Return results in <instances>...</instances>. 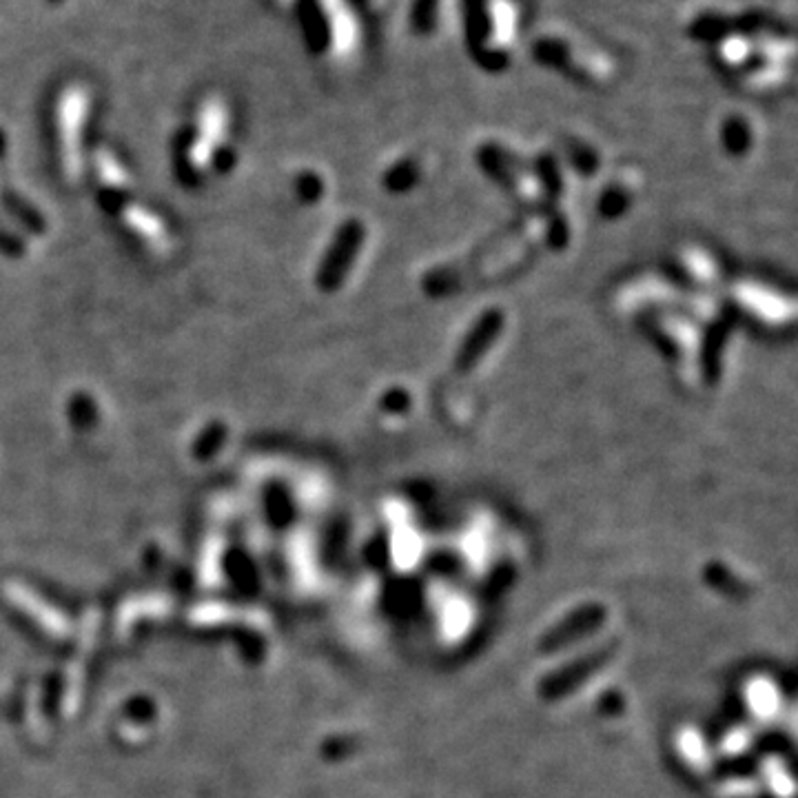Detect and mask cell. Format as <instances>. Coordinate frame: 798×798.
<instances>
[{
    "label": "cell",
    "instance_id": "6da1fadb",
    "mask_svg": "<svg viewBox=\"0 0 798 798\" xmlns=\"http://www.w3.org/2000/svg\"><path fill=\"white\" fill-rule=\"evenodd\" d=\"M619 648L621 641L617 637H610L608 641H601L586 652L577 654L575 659H568L557 665V668H552L535 685L539 701L559 703L572 697L583 685L595 679L603 668H608L615 661Z\"/></svg>",
    "mask_w": 798,
    "mask_h": 798
},
{
    "label": "cell",
    "instance_id": "7a4b0ae2",
    "mask_svg": "<svg viewBox=\"0 0 798 798\" xmlns=\"http://www.w3.org/2000/svg\"><path fill=\"white\" fill-rule=\"evenodd\" d=\"M608 615L610 610L606 603L601 601L579 603V606L566 612L557 623H552V626H548L539 634L535 650L539 654H544V657H550V654L564 652L572 646H577V643L595 637V634L606 626Z\"/></svg>",
    "mask_w": 798,
    "mask_h": 798
},
{
    "label": "cell",
    "instance_id": "3957f363",
    "mask_svg": "<svg viewBox=\"0 0 798 798\" xmlns=\"http://www.w3.org/2000/svg\"><path fill=\"white\" fill-rule=\"evenodd\" d=\"M87 118V94L83 87H67L58 100V131L60 147H63V162L67 176L78 178L83 171V122Z\"/></svg>",
    "mask_w": 798,
    "mask_h": 798
},
{
    "label": "cell",
    "instance_id": "277c9868",
    "mask_svg": "<svg viewBox=\"0 0 798 798\" xmlns=\"http://www.w3.org/2000/svg\"><path fill=\"white\" fill-rule=\"evenodd\" d=\"M224 129H227V109H224L222 100L211 98L204 102L200 111V138L193 142L189 151V162L193 169L202 171L209 165Z\"/></svg>",
    "mask_w": 798,
    "mask_h": 798
},
{
    "label": "cell",
    "instance_id": "5b68a950",
    "mask_svg": "<svg viewBox=\"0 0 798 798\" xmlns=\"http://www.w3.org/2000/svg\"><path fill=\"white\" fill-rule=\"evenodd\" d=\"M703 581L708 583V588L719 592V595L736 601L748 599L752 592L750 583H745L730 566L721 564V561H710V564H705Z\"/></svg>",
    "mask_w": 798,
    "mask_h": 798
},
{
    "label": "cell",
    "instance_id": "8992f818",
    "mask_svg": "<svg viewBox=\"0 0 798 798\" xmlns=\"http://www.w3.org/2000/svg\"><path fill=\"white\" fill-rule=\"evenodd\" d=\"M122 218H125L129 227L136 231L140 238H145L153 249L160 251L169 244V233L165 229V224H162L160 218L153 216L151 211L138 207V204H133V207H129L125 211V216Z\"/></svg>",
    "mask_w": 798,
    "mask_h": 798
},
{
    "label": "cell",
    "instance_id": "52a82bcc",
    "mask_svg": "<svg viewBox=\"0 0 798 798\" xmlns=\"http://www.w3.org/2000/svg\"><path fill=\"white\" fill-rule=\"evenodd\" d=\"M96 167L100 173V180L107 184V187H127V171L122 169L120 162L111 156L109 151H98L96 156Z\"/></svg>",
    "mask_w": 798,
    "mask_h": 798
},
{
    "label": "cell",
    "instance_id": "ba28073f",
    "mask_svg": "<svg viewBox=\"0 0 798 798\" xmlns=\"http://www.w3.org/2000/svg\"><path fill=\"white\" fill-rule=\"evenodd\" d=\"M756 770H759V763H756L754 756H732V759H725L716 765V776L721 779H748Z\"/></svg>",
    "mask_w": 798,
    "mask_h": 798
},
{
    "label": "cell",
    "instance_id": "9c48e42d",
    "mask_svg": "<svg viewBox=\"0 0 798 798\" xmlns=\"http://www.w3.org/2000/svg\"><path fill=\"white\" fill-rule=\"evenodd\" d=\"M595 708H597L599 716H606V719H615V716H621L623 710H626V697H623V692L610 688L597 699Z\"/></svg>",
    "mask_w": 798,
    "mask_h": 798
},
{
    "label": "cell",
    "instance_id": "30bf717a",
    "mask_svg": "<svg viewBox=\"0 0 798 798\" xmlns=\"http://www.w3.org/2000/svg\"><path fill=\"white\" fill-rule=\"evenodd\" d=\"M435 9H437V0H417V3H415L413 20H415V25L422 29V32H426V29L433 27Z\"/></svg>",
    "mask_w": 798,
    "mask_h": 798
},
{
    "label": "cell",
    "instance_id": "8fae6325",
    "mask_svg": "<svg viewBox=\"0 0 798 798\" xmlns=\"http://www.w3.org/2000/svg\"><path fill=\"white\" fill-rule=\"evenodd\" d=\"M725 145H736L739 149L748 145V127H745V122H728V127H725Z\"/></svg>",
    "mask_w": 798,
    "mask_h": 798
},
{
    "label": "cell",
    "instance_id": "7c38bea8",
    "mask_svg": "<svg viewBox=\"0 0 798 798\" xmlns=\"http://www.w3.org/2000/svg\"><path fill=\"white\" fill-rule=\"evenodd\" d=\"M756 798H783V796H779V794H774V792H761L759 796Z\"/></svg>",
    "mask_w": 798,
    "mask_h": 798
},
{
    "label": "cell",
    "instance_id": "4fadbf2b",
    "mask_svg": "<svg viewBox=\"0 0 798 798\" xmlns=\"http://www.w3.org/2000/svg\"><path fill=\"white\" fill-rule=\"evenodd\" d=\"M280 3H289V0H280Z\"/></svg>",
    "mask_w": 798,
    "mask_h": 798
},
{
    "label": "cell",
    "instance_id": "5bb4252c",
    "mask_svg": "<svg viewBox=\"0 0 798 798\" xmlns=\"http://www.w3.org/2000/svg\"><path fill=\"white\" fill-rule=\"evenodd\" d=\"M732 798H745V796H732Z\"/></svg>",
    "mask_w": 798,
    "mask_h": 798
}]
</instances>
